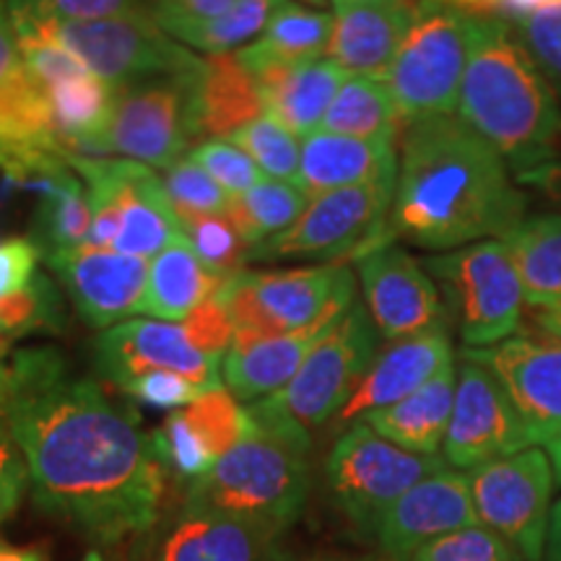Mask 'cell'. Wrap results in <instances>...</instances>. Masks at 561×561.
Masks as SVG:
<instances>
[{"label": "cell", "mask_w": 561, "mask_h": 561, "mask_svg": "<svg viewBox=\"0 0 561 561\" xmlns=\"http://www.w3.org/2000/svg\"><path fill=\"white\" fill-rule=\"evenodd\" d=\"M0 430L24 455L37 507L81 538L117 546L157 525L167 471L151 434L58 348L13 351Z\"/></svg>", "instance_id": "1"}, {"label": "cell", "mask_w": 561, "mask_h": 561, "mask_svg": "<svg viewBox=\"0 0 561 561\" xmlns=\"http://www.w3.org/2000/svg\"><path fill=\"white\" fill-rule=\"evenodd\" d=\"M528 198L510 167L458 115H437L403 130L390 240L424 250H458L504 240L525 219Z\"/></svg>", "instance_id": "2"}, {"label": "cell", "mask_w": 561, "mask_h": 561, "mask_svg": "<svg viewBox=\"0 0 561 561\" xmlns=\"http://www.w3.org/2000/svg\"><path fill=\"white\" fill-rule=\"evenodd\" d=\"M458 117L494 146L517 182L561 161L557 94L504 21H476Z\"/></svg>", "instance_id": "3"}, {"label": "cell", "mask_w": 561, "mask_h": 561, "mask_svg": "<svg viewBox=\"0 0 561 561\" xmlns=\"http://www.w3.org/2000/svg\"><path fill=\"white\" fill-rule=\"evenodd\" d=\"M240 445L187 486L185 510L210 512L284 536L310 496V432L252 416Z\"/></svg>", "instance_id": "4"}, {"label": "cell", "mask_w": 561, "mask_h": 561, "mask_svg": "<svg viewBox=\"0 0 561 561\" xmlns=\"http://www.w3.org/2000/svg\"><path fill=\"white\" fill-rule=\"evenodd\" d=\"M66 161L87 185L91 201V227L83 248L149 261L182 234L178 214L151 167L81 153H66Z\"/></svg>", "instance_id": "5"}, {"label": "cell", "mask_w": 561, "mask_h": 561, "mask_svg": "<svg viewBox=\"0 0 561 561\" xmlns=\"http://www.w3.org/2000/svg\"><path fill=\"white\" fill-rule=\"evenodd\" d=\"M234 322L231 346L276 339L310 328L328 314L348 312L356 301L354 273L343 263L291 271H242L216 294Z\"/></svg>", "instance_id": "6"}, {"label": "cell", "mask_w": 561, "mask_h": 561, "mask_svg": "<svg viewBox=\"0 0 561 561\" xmlns=\"http://www.w3.org/2000/svg\"><path fill=\"white\" fill-rule=\"evenodd\" d=\"M424 268L445 299L466 348H486L517 333L523 320V284L504 240L473 242L426 257Z\"/></svg>", "instance_id": "7"}, {"label": "cell", "mask_w": 561, "mask_h": 561, "mask_svg": "<svg viewBox=\"0 0 561 561\" xmlns=\"http://www.w3.org/2000/svg\"><path fill=\"white\" fill-rule=\"evenodd\" d=\"M476 21L437 0H416V13L388 73L405 128L458 110Z\"/></svg>", "instance_id": "8"}, {"label": "cell", "mask_w": 561, "mask_h": 561, "mask_svg": "<svg viewBox=\"0 0 561 561\" xmlns=\"http://www.w3.org/2000/svg\"><path fill=\"white\" fill-rule=\"evenodd\" d=\"M377 333L367 307H354L318 341L294 380L273 396L255 401L250 413L257 419L291 424L310 432L339 416L343 405L367 375L377 356Z\"/></svg>", "instance_id": "9"}, {"label": "cell", "mask_w": 561, "mask_h": 561, "mask_svg": "<svg viewBox=\"0 0 561 561\" xmlns=\"http://www.w3.org/2000/svg\"><path fill=\"white\" fill-rule=\"evenodd\" d=\"M11 19L37 26L115 89L157 76L185 73L201 58L161 30L149 11L91 21L34 19L21 13H11Z\"/></svg>", "instance_id": "10"}, {"label": "cell", "mask_w": 561, "mask_h": 561, "mask_svg": "<svg viewBox=\"0 0 561 561\" xmlns=\"http://www.w3.org/2000/svg\"><path fill=\"white\" fill-rule=\"evenodd\" d=\"M396 180L341 187L310 198L289 229L250 250V263L268 261H356L388 237Z\"/></svg>", "instance_id": "11"}, {"label": "cell", "mask_w": 561, "mask_h": 561, "mask_svg": "<svg viewBox=\"0 0 561 561\" xmlns=\"http://www.w3.org/2000/svg\"><path fill=\"white\" fill-rule=\"evenodd\" d=\"M442 455H419L392 445L367 421L341 434L325 462V479L335 507L364 533H375L392 504L419 481L445 471Z\"/></svg>", "instance_id": "12"}, {"label": "cell", "mask_w": 561, "mask_h": 561, "mask_svg": "<svg viewBox=\"0 0 561 561\" xmlns=\"http://www.w3.org/2000/svg\"><path fill=\"white\" fill-rule=\"evenodd\" d=\"M473 507L479 523L510 546L515 559L543 561L553 512V462L541 447L473 468Z\"/></svg>", "instance_id": "13"}, {"label": "cell", "mask_w": 561, "mask_h": 561, "mask_svg": "<svg viewBox=\"0 0 561 561\" xmlns=\"http://www.w3.org/2000/svg\"><path fill=\"white\" fill-rule=\"evenodd\" d=\"M198 62L185 73L157 76L117 89L104 138L107 153L164 172L187 157L185 151L198 138L193 107V70Z\"/></svg>", "instance_id": "14"}, {"label": "cell", "mask_w": 561, "mask_h": 561, "mask_svg": "<svg viewBox=\"0 0 561 561\" xmlns=\"http://www.w3.org/2000/svg\"><path fill=\"white\" fill-rule=\"evenodd\" d=\"M528 447H536L528 426L500 380L483 364L462 359L450 426L442 445L447 466L455 471H473Z\"/></svg>", "instance_id": "15"}, {"label": "cell", "mask_w": 561, "mask_h": 561, "mask_svg": "<svg viewBox=\"0 0 561 561\" xmlns=\"http://www.w3.org/2000/svg\"><path fill=\"white\" fill-rule=\"evenodd\" d=\"M462 359L479 362L500 380L515 403L533 445L561 439V339L538 331L515 333L486 348H462Z\"/></svg>", "instance_id": "16"}, {"label": "cell", "mask_w": 561, "mask_h": 561, "mask_svg": "<svg viewBox=\"0 0 561 561\" xmlns=\"http://www.w3.org/2000/svg\"><path fill=\"white\" fill-rule=\"evenodd\" d=\"M364 305L377 333L388 341L447 331L445 299L424 265L401 244L382 242L356 257Z\"/></svg>", "instance_id": "17"}, {"label": "cell", "mask_w": 561, "mask_h": 561, "mask_svg": "<svg viewBox=\"0 0 561 561\" xmlns=\"http://www.w3.org/2000/svg\"><path fill=\"white\" fill-rule=\"evenodd\" d=\"M94 369L104 380L125 388L151 371H174L203 392L221 388V362L210 359L187 339L182 325L167 320L133 318L107 328L91 343Z\"/></svg>", "instance_id": "18"}, {"label": "cell", "mask_w": 561, "mask_h": 561, "mask_svg": "<svg viewBox=\"0 0 561 561\" xmlns=\"http://www.w3.org/2000/svg\"><path fill=\"white\" fill-rule=\"evenodd\" d=\"M79 318L91 328H107L140 312L149 284V261L115 250L76 248L45 255Z\"/></svg>", "instance_id": "19"}, {"label": "cell", "mask_w": 561, "mask_h": 561, "mask_svg": "<svg viewBox=\"0 0 561 561\" xmlns=\"http://www.w3.org/2000/svg\"><path fill=\"white\" fill-rule=\"evenodd\" d=\"M479 525L471 479L462 471H445L405 491L377 525V541L396 561H411L426 543L455 530Z\"/></svg>", "instance_id": "20"}, {"label": "cell", "mask_w": 561, "mask_h": 561, "mask_svg": "<svg viewBox=\"0 0 561 561\" xmlns=\"http://www.w3.org/2000/svg\"><path fill=\"white\" fill-rule=\"evenodd\" d=\"M416 13V0H339L328 60L348 76L388 81Z\"/></svg>", "instance_id": "21"}, {"label": "cell", "mask_w": 561, "mask_h": 561, "mask_svg": "<svg viewBox=\"0 0 561 561\" xmlns=\"http://www.w3.org/2000/svg\"><path fill=\"white\" fill-rule=\"evenodd\" d=\"M447 364H453V346L447 331L392 341L388 348L375 356L367 375L362 377V382L356 385L335 419L341 426H346L356 424L369 413L388 409L430 382Z\"/></svg>", "instance_id": "22"}, {"label": "cell", "mask_w": 561, "mask_h": 561, "mask_svg": "<svg viewBox=\"0 0 561 561\" xmlns=\"http://www.w3.org/2000/svg\"><path fill=\"white\" fill-rule=\"evenodd\" d=\"M398 161V144L392 140H362L320 128L301 138L297 185L318 198L341 187L396 180Z\"/></svg>", "instance_id": "23"}, {"label": "cell", "mask_w": 561, "mask_h": 561, "mask_svg": "<svg viewBox=\"0 0 561 561\" xmlns=\"http://www.w3.org/2000/svg\"><path fill=\"white\" fill-rule=\"evenodd\" d=\"M346 312L328 314L301 331L276 335L248 343V346H231L221 362L224 385L237 401H263L294 380L301 364L318 341L339 322Z\"/></svg>", "instance_id": "24"}, {"label": "cell", "mask_w": 561, "mask_h": 561, "mask_svg": "<svg viewBox=\"0 0 561 561\" xmlns=\"http://www.w3.org/2000/svg\"><path fill=\"white\" fill-rule=\"evenodd\" d=\"M157 561H299L280 536L257 525L185 510L161 543Z\"/></svg>", "instance_id": "25"}, {"label": "cell", "mask_w": 561, "mask_h": 561, "mask_svg": "<svg viewBox=\"0 0 561 561\" xmlns=\"http://www.w3.org/2000/svg\"><path fill=\"white\" fill-rule=\"evenodd\" d=\"M193 107L198 138L227 140L261 117L265 102L255 76L237 53L201 55L193 70Z\"/></svg>", "instance_id": "26"}, {"label": "cell", "mask_w": 561, "mask_h": 561, "mask_svg": "<svg viewBox=\"0 0 561 561\" xmlns=\"http://www.w3.org/2000/svg\"><path fill=\"white\" fill-rule=\"evenodd\" d=\"M261 87L265 112H271L299 138L322 128L328 110L346 81V70L320 58L297 66H268L252 70Z\"/></svg>", "instance_id": "27"}, {"label": "cell", "mask_w": 561, "mask_h": 561, "mask_svg": "<svg viewBox=\"0 0 561 561\" xmlns=\"http://www.w3.org/2000/svg\"><path fill=\"white\" fill-rule=\"evenodd\" d=\"M458 371L455 364H447L430 382L421 385L403 401L380 409L362 421L392 445L419 455H439L445 445L447 426H450Z\"/></svg>", "instance_id": "28"}, {"label": "cell", "mask_w": 561, "mask_h": 561, "mask_svg": "<svg viewBox=\"0 0 561 561\" xmlns=\"http://www.w3.org/2000/svg\"><path fill=\"white\" fill-rule=\"evenodd\" d=\"M221 276L210 273L201 257L195 255L185 234L174 237L157 257L149 263V284L140 312L151 314L153 320H185L203 301L221 291Z\"/></svg>", "instance_id": "29"}, {"label": "cell", "mask_w": 561, "mask_h": 561, "mask_svg": "<svg viewBox=\"0 0 561 561\" xmlns=\"http://www.w3.org/2000/svg\"><path fill=\"white\" fill-rule=\"evenodd\" d=\"M333 34V13L307 9L286 0L252 45L237 50L244 68L261 70L268 66H297L325 58Z\"/></svg>", "instance_id": "30"}, {"label": "cell", "mask_w": 561, "mask_h": 561, "mask_svg": "<svg viewBox=\"0 0 561 561\" xmlns=\"http://www.w3.org/2000/svg\"><path fill=\"white\" fill-rule=\"evenodd\" d=\"M504 242L520 273L525 305L546 310L561 301V214L523 219Z\"/></svg>", "instance_id": "31"}, {"label": "cell", "mask_w": 561, "mask_h": 561, "mask_svg": "<svg viewBox=\"0 0 561 561\" xmlns=\"http://www.w3.org/2000/svg\"><path fill=\"white\" fill-rule=\"evenodd\" d=\"M286 0H237L231 9L210 19H153L157 24L185 45L203 55H227L248 47L265 32L271 19Z\"/></svg>", "instance_id": "32"}, {"label": "cell", "mask_w": 561, "mask_h": 561, "mask_svg": "<svg viewBox=\"0 0 561 561\" xmlns=\"http://www.w3.org/2000/svg\"><path fill=\"white\" fill-rule=\"evenodd\" d=\"M322 130L362 140H392L398 144L405 123L385 81L346 76L328 110Z\"/></svg>", "instance_id": "33"}, {"label": "cell", "mask_w": 561, "mask_h": 561, "mask_svg": "<svg viewBox=\"0 0 561 561\" xmlns=\"http://www.w3.org/2000/svg\"><path fill=\"white\" fill-rule=\"evenodd\" d=\"M91 227V201L79 174L68 170L47 193L37 198L32 219V240L42 257L87 244Z\"/></svg>", "instance_id": "34"}, {"label": "cell", "mask_w": 561, "mask_h": 561, "mask_svg": "<svg viewBox=\"0 0 561 561\" xmlns=\"http://www.w3.org/2000/svg\"><path fill=\"white\" fill-rule=\"evenodd\" d=\"M307 206H310V195L301 191L297 182L263 178L252 191L229 198L227 219L234 224V229L252 250L255 244L289 229Z\"/></svg>", "instance_id": "35"}, {"label": "cell", "mask_w": 561, "mask_h": 561, "mask_svg": "<svg viewBox=\"0 0 561 561\" xmlns=\"http://www.w3.org/2000/svg\"><path fill=\"white\" fill-rule=\"evenodd\" d=\"M180 413L214 462L240 445L255 426L250 409H242V403L227 388L203 392L198 401L180 409Z\"/></svg>", "instance_id": "36"}, {"label": "cell", "mask_w": 561, "mask_h": 561, "mask_svg": "<svg viewBox=\"0 0 561 561\" xmlns=\"http://www.w3.org/2000/svg\"><path fill=\"white\" fill-rule=\"evenodd\" d=\"M0 331L13 341L66 331V310L53 280L39 273L32 286L0 297Z\"/></svg>", "instance_id": "37"}, {"label": "cell", "mask_w": 561, "mask_h": 561, "mask_svg": "<svg viewBox=\"0 0 561 561\" xmlns=\"http://www.w3.org/2000/svg\"><path fill=\"white\" fill-rule=\"evenodd\" d=\"M178 221L195 255L216 276H240L244 265L250 263V244L242 240L227 214L182 216Z\"/></svg>", "instance_id": "38"}, {"label": "cell", "mask_w": 561, "mask_h": 561, "mask_svg": "<svg viewBox=\"0 0 561 561\" xmlns=\"http://www.w3.org/2000/svg\"><path fill=\"white\" fill-rule=\"evenodd\" d=\"M227 140L240 146L268 178L297 182L301 140L297 133H291L284 123L276 121L271 112H263L261 117H255Z\"/></svg>", "instance_id": "39"}, {"label": "cell", "mask_w": 561, "mask_h": 561, "mask_svg": "<svg viewBox=\"0 0 561 561\" xmlns=\"http://www.w3.org/2000/svg\"><path fill=\"white\" fill-rule=\"evenodd\" d=\"M161 185H164L178 219L201 214H227L229 193L191 157H182L178 164H172L161 178Z\"/></svg>", "instance_id": "40"}, {"label": "cell", "mask_w": 561, "mask_h": 561, "mask_svg": "<svg viewBox=\"0 0 561 561\" xmlns=\"http://www.w3.org/2000/svg\"><path fill=\"white\" fill-rule=\"evenodd\" d=\"M187 157L219 182L224 191L229 193V198L244 195L263 180L261 167L240 146L229 144V140H203V144L193 146Z\"/></svg>", "instance_id": "41"}, {"label": "cell", "mask_w": 561, "mask_h": 561, "mask_svg": "<svg viewBox=\"0 0 561 561\" xmlns=\"http://www.w3.org/2000/svg\"><path fill=\"white\" fill-rule=\"evenodd\" d=\"M510 26L551 87L561 91V3L546 5Z\"/></svg>", "instance_id": "42"}, {"label": "cell", "mask_w": 561, "mask_h": 561, "mask_svg": "<svg viewBox=\"0 0 561 561\" xmlns=\"http://www.w3.org/2000/svg\"><path fill=\"white\" fill-rule=\"evenodd\" d=\"M411 561H515V553L494 530L479 523L426 543Z\"/></svg>", "instance_id": "43"}, {"label": "cell", "mask_w": 561, "mask_h": 561, "mask_svg": "<svg viewBox=\"0 0 561 561\" xmlns=\"http://www.w3.org/2000/svg\"><path fill=\"white\" fill-rule=\"evenodd\" d=\"M11 13L34 19L91 21L144 11L140 0H5Z\"/></svg>", "instance_id": "44"}, {"label": "cell", "mask_w": 561, "mask_h": 561, "mask_svg": "<svg viewBox=\"0 0 561 561\" xmlns=\"http://www.w3.org/2000/svg\"><path fill=\"white\" fill-rule=\"evenodd\" d=\"M180 325L193 346L210 356V359L224 362V356L231 348V341H234V322H231L227 305L219 297L203 301L198 310L187 314Z\"/></svg>", "instance_id": "45"}, {"label": "cell", "mask_w": 561, "mask_h": 561, "mask_svg": "<svg viewBox=\"0 0 561 561\" xmlns=\"http://www.w3.org/2000/svg\"><path fill=\"white\" fill-rule=\"evenodd\" d=\"M138 403L151 405L161 411H180L203 396L201 388H195L191 380L174 375V371H151V375L136 377L123 388Z\"/></svg>", "instance_id": "46"}, {"label": "cell", "mask_w": 561, "mask_h": 561, "mask_svg": "<svg viewBox=\"0 0 561 561\" xmlns=\"http://www.w3.org/2000/svg\"><path fill=\"white\" fill-rule=\"evenodd\" d=\"M39 261L42 250L34 244L32 237L0 240V297L32 286L34 278L39 276Z\"/></svg>", "instance_id": "47"}, {"label": "cell", "mask_w": 561, "mask_h": 561, "mask_svg": "<svg viewBox=\"0 0 561 561\" xmlns=\"http://www.w3.org/2000/svg\"><path fill=\"white\" fill-rule=\"evenodd\" d=\"M30 489V468L13 439L0 430V525L19 510Z\"/></svg>", "instance_id": "48"}, {"label": "cell", "mask_w": 561, "mask_h": 561, "mask_svg": "<svg viewBox=\"0 0 561 561\" xmlns=\"http://www.w3.org/2000/svg\"><path fill=\"white\" fill-rule=\"evenodd\" d=\"M442 5L466 13L471 19L504 21V24H517V21L533 16L546 5L561 3V0H437Z\"/></svg>", "instance_id": "49"}, {"label": "cell", "mask_w": 561, "mask_h": 561, "mask_svg": "<svg viewBox=\"0 0 561 561\" xmlns=\"http://www.w3.org/2000/svg\"><path fill=\"white\" fill-rule=\"evenodd\" d=\"M26 79H30V73L21 60L16 26H13L9 3L0 0V94L16 89Z\"/></svg>", "instance_id": "50"}, {"label": "cell", "mask_w": 561, "mask_h": 561, "mask_svg": "<svg viewBox=\"0 0 561 561\" xmlns=\"http://www.w3.org/2000/svg\"><path fill=\"white\" fill-rule=\"evenodd\" d=\"M237 0H153V19H210L231 9Z\"/></svg>", "instance_id": "51"}, {"label": "cell", "mask_w": 561, "mask_h": 561, "mask_svg": "<svg viewBox=\"0 0 561 561\" xmlns=\"http://www.w3.org/2000/svg\"><path fill=\"white\" fill-rule=\"evenodd\" d=\"M520 182L523 185L536 187V191L546 198V203H551L553 208L561 210V161H553V164L528 174V178H523Z\"/></svg>", "instance_id": "52"}, {"label": "cell", "mask_w": 561, "mask_h": 561, "mask_svg": "<svg viewBox=\"0 0 561 561\" xmlns=\"http://www.w3.org/2000/svg\"><path fill=\"white\" fill-rule=\"evenodd\" d=\"M0 561H50V553L42 546H13L0 541Z\"/></svg>", "instance_id": "53"}, {"label": "cell", "mask_w": 561, "mask_h": 561, "mask_svg": "<svg viewBox=\"0 0 561 561\" xmlns=\"http://www.w3.org/2000/svg\"><path fill=\"white\" fill-rule=\"evenodd\" d=\"M546 561H561V500L553 502L549 541H546Z\"/></svg>", "instance_id": "54"}, {"label": "cell", "mask_w": 561, "mask_h": 561, "mask_svg": "<svg viewBox=\"0 0 561 561\" xmlns=\"http://www.w3.org/2000/svg\"><path fill=\"white\" fill-rule=\"evenodd\" d=\"M538 328L561 339V301H557L553 307H546V310H538Z\"/></svg>", "instance_id": "55"}, {"label": "cell", "mask_w": 561, "mask_h": 561, "mask_svg": "<svg viewBox=\"0 0 561 561\" xmlns=\"http://www.w3.org/2000/svg\"><path fill=\"white\" fill-rule=\"evenodd\" d=\"M546 453H549V458L553 462V473H557V481L561 483V439L559 442H551L549 447H543Z\"/></svg>", "instance_id": "56"}, {"label": "cell", "mask_w": 561, "mask_h": 561, "mask_svg": "<svg viewBox=\"0 0 561 561\" xmlns=\"http://www.w3.org/2000/svg\"><path fill=\"white\" fill-rule=\"evenodd\" d=\"M9 356H13V339L0 331V364L9 359Z\"/></svg>", "instance_id": "57"}, {"label": "cell", "mask_w": 561, "mask_h": 561, "mask_svg": "<svg viewBox=\"0 0 561 561\" xmlns=\"http://www.w3.org/2000/svg\"><path fill=\"white\" fill-rule=\"evenodd\" d=\"M301 5H312V9H325V5H335V0H299Z\"/></svg>", "instance_id": "58"}, {"label": "cell", "mask_w": 561, "mask_h": 561, "mask_svg": "<svg viewBox=\"0 0 561 561\" xmlns=\"http://www.w3.org/2000/svg\"><path fill=\"white\" fill-rule=\"evenodd\" d=\"M5 377H9V364H0V385L5 382Z\"/></svg>", "instance_id": "59"}, {"label": "cell", "mask_w": 561, "mask_h": 561, "mask_svg": "<svg viewBox=\"0 0 561 561\" xmlns=\"http://www.w3.org/2000/svg\"><path fill=\"white\" fill-rule=\"evenodd\" d=\"M335 3H339V0H335Z\"/></svg>", "instance_id": "60"}, {"label": "cell", "mask_w": 561, "mask_h": 561, "mask_svg": "<svg viewBox=\"0 0 561 561\" xmlns=\"http://www.w3.org/2000/svg\"><path fill=\"white\" fill-rule=\"evenodd\" d=\"M557 442H559V439H557Z\"/></svg>", "instance_id": "61"}]
</instances>
